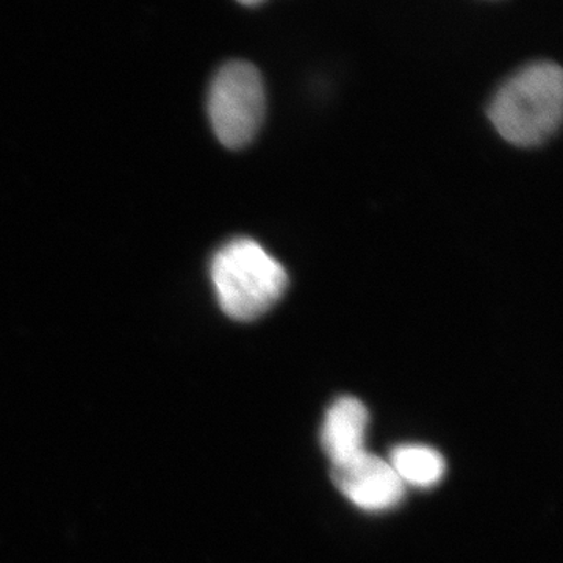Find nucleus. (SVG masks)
<instances>
[{
    "label": "nucleus",
    "mask_w": 563,
    "mask_h": 563,
    "mask_svg": "<svg viewBox=\"0 0 563 563\" xmlns=\"http://www.w3.org/2000/svg\"><path fill=\"white\" fill-rule=\"evenodd\" d=\"M207 110L217 139L229 150H242L265 120V84L247 62H229L211 80Z\"/></svg>",
    "instance_id": "3"
},
{
    "label": "nucleus",
    "mask_w": 563,
    "mask_h": 563,
    "mask_svg": "<svg viewBox=\"0 0 563 563\" xmlns=\"http://www.w3.org/2000/svg\"><path fill=\"white\" fill-rule=\"evenodd\" d=\"M369 413L365 404L352 396L335 399L325 412L321 444L332 465L351 461L365 453Z\"/></svg>",
    "instance_id": "5"
},
{
    "label": "nucleus",
    "mask_w": 563,
    "mask_h": 563,
    "mask_svg": "<svg viewBox=\"0 0 563 563\" xmlns=\"http://www.w3.org/2000/svg\"><path fill=\"white\" fill-rule=\"evenodd\" d=\"M563 74L555 63L537 62L515 73L488 109L504 140L520 147L539 146L562 121Z\"/></svg>",
    "instance_id": "1"
},
{
    "label": "nucleus",
    "mask_w": 563,
    "mask_h": 563,
    "mask_svg": "<svg viewBox=\"0 0 563 563\" xmlns=\"http://www.w3.org/2000/svg\"><path fill=\"white\" fill-rule=\"evenodd\" d=\"M388 463L404 485L417 488L435 487L446 473L443 455L426 444H399L393 448Z\"/></svg>",
    "instance_id": "6"
},
{
    "label": "nucleus",
    "mask_w": 563,
    "mask_h": 563,
    "mask_svg": "<svg viewBox=\"0 0 563 563\" xmlns=\"http://www.w3.org/2000/svg\"><path fill=\"white\" fill-rule=\"evenodd\" d=\"M210 274L222 312L235 321L263 317L288 287L284 266L251 239L224 244L214 254Z\"/></svg>",
    "instance_id": "2"
},
{
    "label": "nucleus",
    "mask_w": 563,
    "mask_h": 563,
    "mask_svg": "<svg viewBox=\"0 0 563 563\" xmlns=\"http://www.w3.org/2000/svg\"><path fill=\"white\" fill-rule=\"evenodd\" d=\"M236 2L242 3V5L246 7H255L258 3L265 2V0H236Z\"/></svg>",
    "instance_id": "7"
},
{
    "label": "nucleus",
    "mask_w": 563,
    "mask_h": 563,
    "mask_svg": "<svg viewBox=\"0 0 563 563\" xmlns=\"http://www.w3.org/2000/svg\"><path fill=\"white\" fill-rule=\"evenodd\" d=\"M335 487L358 509L384 512L399 506L406 495V485L388 461L369 453L332 465Z\"/></svg>",
    "instance_id": "4"
}]
</instances>
